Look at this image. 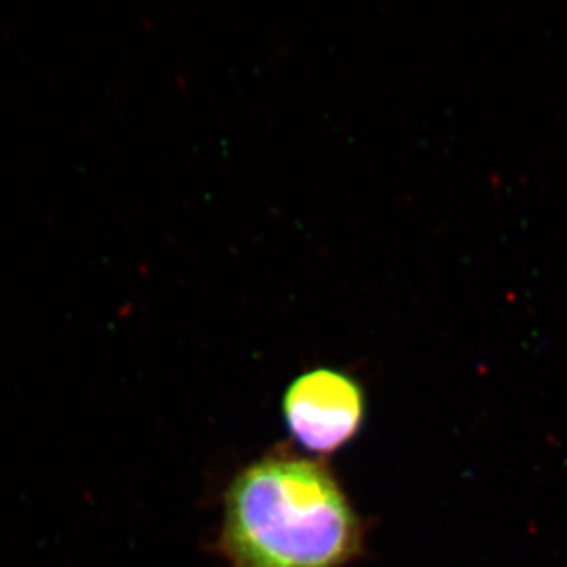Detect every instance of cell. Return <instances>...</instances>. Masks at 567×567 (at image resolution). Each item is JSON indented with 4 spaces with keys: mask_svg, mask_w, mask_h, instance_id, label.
<instances>
[{
    "mask_svg": "<svg viewBox=\"0 0 567 567\" xmlns=\"http://www.w3.org/2000/svg\"><path fill=\"white\" fill-rule=\"evenodd\" d=\"M363 540V519L317 458L277 447L225 491L218 547L233 567L347 566Z\"/></svg>",
    "mask_w": 567,
    "mask_h": 567,
    "instance_id": "obj_1",
    "label": "cell"
},
{
    "mask_svg": "<svg viewBox=\"0 0 567 567\" xmlns=\"http://www.w3.org/2000/svg\"><path fill=\"white\" fill-rule=\"evenodd\" d=\"M284 421L306 452L328 455L347 446L365 421V394L354 378L336 369H316L286 389Z\"/></svg>",
    "mask_w": 567,
    "mask_h": 567,
    "instance_id": "obj_2",
    "label": "cell"
}]
</instances>
